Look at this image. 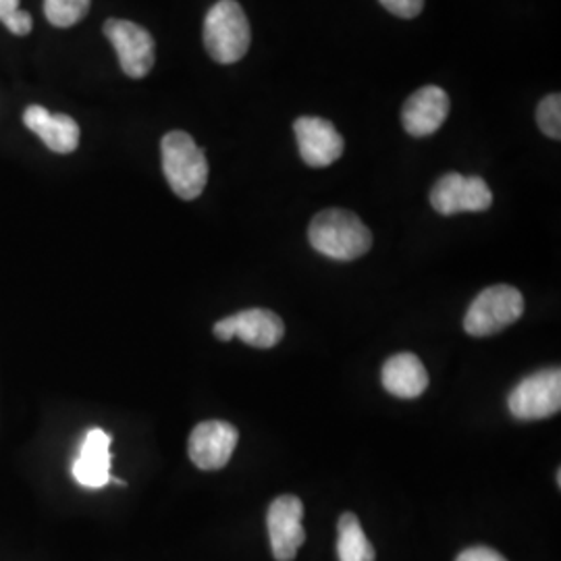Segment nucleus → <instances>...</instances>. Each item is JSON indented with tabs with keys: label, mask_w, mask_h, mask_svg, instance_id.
Returning <instances> with one entry per match:
<instances>
[{
	"label": "nucleus",
	"mask_w": 561,
	"mask_h": 561,
	"mask_svg": "<svg viewBox=\"0 0 561 561\" xmlns=\"http://www.w3.org/2000/svg\"><path fill=\"white\" fill-rule=\"evenodd\" d=\"M308 240L322 256L350 262L362 259L370 250L373 233L358 215L343 208H329L310 222Z\"/></svg>",
	"instance_id": "f257e3e1"
},
{
	"label": "nucleus",
	"mask_w": 561,
	"mask_h": 561,
	"mask_svg": "<svg viewBox=\"0 0 561 561\" xmlns=\"http://www.w3.org/2000/svg\"><path fill=\"white\" fill-rule=\"evenodd\" d=\"M162 173L181 201H196L208 181V162L194 138L169 131L161 141Z\"/></svg>",
	"instance_id": "f03ea898"
},
{
	"label": "nucleus",
	"mask_w": 561,
	"mask_h": 561,
	"mask_svg": "<svg viewBox=\"0 0 561 561\" xmlns=\"http://www.w3.org/2000/svg\"><path fill=\"white\" fill-rule=\"evenodd\" d=\"M204 46L208 55L221 65H231L245 57L252 32L238 0H219L210 7L204 20Z\"/></svg>",
	"instance_id": "7ed1b4c3"
},
{
	"label": "nucleus",
	"mask_w": 561,
	"mask_h": 561,
	"mask_svg": "<svg viewBox=\"0 0 561 561\" xmlns=\"http://www.w3.org/2000/svg\"><path fill=\"white\" fill-rule=\"evenodd\" d=\"M524 314V298L520 289L512 285H493L482 289L477 300L470 304L463 329L472 337H491L505 327L520 321Z\"/></svg>",
	"instance_id": "20e7f679"
},
{
	"label": "nucleus",
	"mask_w": 561,
	"mask_h": 561,
	"mask_svg": "<svg viewBox=\"0 0 561 561\" xmlns=\"http://www.w3.org/2000/svg\"><path fill=\"white\" fill-rule=\"evenodd\" d=\"M507 408L518 421H542L561 410V370L545 368L516 385Z\"/></svg>",
	"instance_id": "39448f33"
},
{
	"label": "nucleus",
	"mask_w": 561,
	"mask_h": 561,
	"mask_svg": "<svg viewBox=\"0 0 561 561\" xmlns=\"http://www.w3.org/2000/svg\"><path fill=\"white\" fill-rule=\"evenodd\" d=\"M104 36L117 50L121 69L125 76L140 80L146 78L157 60L154 41L150 32L141 25L127 20H108L104 23Z\"/></svg>",
	"instance_id": "423d86ee"
},
{
	"label": "nucleus",
	"mask_w": 561,
	"mask_h": 561,
	"mask_svg": "<svg viewBox=\"0 0 561 561\" xmlns=\"http://www.w3.org/2000/svg\"><path fill=\"white\" fill-rule=\"evenodd\" d=\"M493 204V194L482 178H463L460 173H447L431 190V206L451 217L458 213H482Z\"/></svg>",
	"instance_id": "0eeeda50"
},
{
	"label": "nucleus",
	"mask_w": 561,
	"mask_h": 561,
	"mask_svg": "<svg viewBox=\"0 0 561 561\" xmlns=\"http://www.w3.org/2000/svg\"><path fill=\"white\" fill-rule=\"evenodd\" d=\"M213 333L217 340L231 341L238 337L252 347L271 350L283 340L285 324L273 310L252 308L217 322Z\"/></svg>",
	"instance_id": "6e6552de"
},
{
	"label": "nucleus",
	"mask_w": 561,
	"mask_h": 561,
	"mask_svg": "<svg viewBox=\"0 0 561 561\" xmlns=\"http://www.w3.org/2000/svg\"><path fill=\"white\" fill-rule=\"evenodd\" d=\"M240 442V433L231 422H201L187 442L190 460L201 470H221L225 468Z\"/></svg>",
	"instance_id": "1a4fd4ad"
},
{
	"label": "nucleus",
	"mask_w": 561,
	"mask_h": 561,
	"mask_svg": "<svg viewBox=\"0 0 561 561\" xmlns=\"http://www.w3.org/2000/svg\"><path fill=\"white\" fill-rule=\"evenodd\" d=\"M304 503L296 495H280L271 503L266 514V526L271 537V549L277 561H294L301 545L306 541V533L301 526Z\"/></svg>",
	"instance_id": "9d476101"
},
{
	"label": "nucleus",
	"mask_w": 561,
	"mask_h": 561,
	"mask_svg": "<svg viewBox=\"0 0 561 561\" xmlns=\"http://www.w3.org/2000/svg\"><path fill=\"white\" fill-rule=\"evenodd\" d=\"M294 134L300 148L301 161L308 167L322 169L343 154V138L331 121L321 117H300L294 123Z\"/></svg>",
	"instance_id": "9b49d317"
},
{
	"label": "nucleus",
	"mask_w": 561,
	"mask_h": 561,
	"mask_svg": "<svg viewBox=\"0 0 561 561\" xmlns=\"http://www.w3.org/2000/svg\"><path fill=\"white\" fill-rule=\"evenodd\" d=\"M451 102L439 85H424L416 90L401 108V125L414 138H426L442 129L449 115Z\"/></svg>",
	"instance_id": "f8f14e48"
},
{
	"label": "nucleus",
	"mask_w": 561,
	"mask_h": 561,
	"mask_svg": "<svg viewBox=\"0 0 561 561\" xmlns=\"http://www.w3.org/2000/svg\"><path fill=\"white\" fill-rule=\"evenodd\" d=\"M23 123L57 154H71L80 146V125L69 115H50L41 104H32L23 113Z\"/></svg>",
	"instance_id": "ddd939ff"
},
{
	"label": "nucleus",
	"mask_w": 561,
	"mask_h": 561,
	"mask_svg": "<svg viewBox=\"0 0 561 561\" xmlns=\"http://www.w3.org/2000/svg\"><path fill=\"white\" fill-rule=\"evenodd\" d=\"M71 472L85 489L106 486L111 482V435L102 428L88 431Z\"/></svg>",
	"instance_id": "4468645a"
},
{
	"label": "nucleus",
	"mask_w": 561,
	"mask_h": 561,
	"mask_svg": "<svg viewBox=\"0 0 561 561\" xmlns=\"http://www.w3.org/2000/svg\"><path fill=\"white\" fill-rule=\"evenodd\" d=\"M382 387L387 393L400 400L421 398L428 387V373L421 358L403 352L385 362L382 366Z\"/></svg>",
	"instance_id": "2eb2a0df"
},
{
	"label": "nucleus",
	"mask_w": 561,
	"mask_h": 561,
	"mask_svg": "<svg viewBox=\"0 0 561 561\" xmlns=\"http://www.w3.org/2000/svg\"><path fill=\"white\" fill-rule=\"evenodd\" d=\"M337 530H340V542H337L340 561H375V547L366 539L356 514L345 512L340 518Z\"/></svg>",
	"instance_id": "dca6fc26"
},
{
	"label": "nucleus",
	"mask_w": 561,
	"mask_h": 561,
	"mask_svg": "<svg viewBox=\"0 0 561 561\" xmlns=\"http://www.w3.org/2000/svg\"><path fill=\"white\" fill-rule=\"evenodd\" d=\"M90 11V0H44V15L55 27H71Z\"/></svg>",
	"instance_id": "f3484780"
},
{
	"label": "nucleus",
	"mask_w": 561,
	"mask_h": 561,
	"mask_svg": "<svg viewBox=\"0 0 561 561\" xmlns=\"http://www.w3.org/2000/svg\"><path fill=\"white\" fill-rule=\"evenodd\" d=\"M537 123L542 134L551 140H561V96L549 94L537 108Z\"/></svg>",
	"instance_id": "a211bd4d"
},
{
	"label": "nucleus",
	"mask_w": 561,
	"mask_h": 561,
	"mask_svg": "<svg viewBox=\"0 0 561 561\" xmlns=\"http://www.w3.org/2000/svg\"><path fill=\"white\" fill-rule=\"evenodd\" d=\"M0 21L15 36H27L32 32V18L20 11V0H0Z\"/></svg>",
	"instance_id": "6ab92c4d"
},
{
	"label": "nucleus",
	"mask_w": 561,
	"mask_h": 561,
	"mask_svg": "<svg viewBox=\"0 0 561 561\" xmlns=\"http://www.w3.org/2000/svg\"><path fill=\"white\" fill-rule=\"evenodd\" d=\"M382 7L401 20H414L424 9V0H379Z\"/></svg>",
	"instance_id": "aec40b11"
},
{
	"label": "nucleus",
	"mask_w": 561,
	"mask_h": 561,
	"mask_svg": "<svg viewBox=\"0 0 561 561\" xmlns=\"http://www.w3.org/2000/svg\"><path fill=\"white\" fill-rule=\"evenodd\" d=\"M456 561H507L500 551L491 549V547H470L466 551H461Z\"/></svg>",
	"instance_id": "412c9836"
}]
</instances>
